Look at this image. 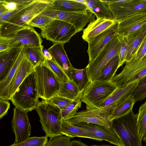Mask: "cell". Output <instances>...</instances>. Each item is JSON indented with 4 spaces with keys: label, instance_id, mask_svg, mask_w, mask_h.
Listing matches in <instances>:
<instances>
[{
    "label": "cell",
    "instance_id": "cell-7",
    "mask_svg": "<svg viewBox=\"0 0 146 146\" xmlns=\"http://www.w3.org/2000/svg\"><path fill=\"white\" fill-rule=\"evenodd\" d=\"M39 98L48 100L57 95L61 83L43 62L34 67Z\"/></svg>",
    "mask_w": 146,
    "mask_h": 146
},
{
    "label": "cell",
    "instance_id": "cell-26",
    "mask_svg": "<svg viewBox=\"0 0 146 146\" xmlns=\"http://www.w3.org/2000/svg\"><path fill=\"white\" fill-rule=\"evenodd\" d=\"M51 6L57 10L66 12H81L88 11L84 3L80 0H52Z\"/></svg>",
    "mask_w": 146,
    "mask_h": 146
},
{
    "label": "cell",
    "instance_id": "cell-8",
    "mask_svg": "<svg viewBox=\"0 0 146 146\" xmlns=\"http://www.w3.org/2000/svg\"><path fill=\"white\" fill-rule=\"evenodd\" d=\"M41 13L54 19L68 23L76 29L77 33L83 30L88 23L95 20V15L91 11L66 12L59 11L53 8L50 5Z\"/></svg>",
    "mask_w": 146,
    "mask_h": 146
},
{
    "label": "cell",
    "instance_id": "cell-39",
    "mask_svg": "<svg viewBox=\"0 0 146 146\" xmlns=\"http://www.w3.org/2000/svg\"><path fill=\"white\" fill-rule=\"evenodd\" d=\"M146 54V36L139 47L135 56L129 61L125 62L123 68L126 69L137 64Z\"/></svg>",
    "mask_w": 146,
    "mask_h": 146
},
{
    "label": "cell",
    "instance_id": "cell-33",
    "mask_svg": "<svg viewBox=\"0 0 146 146\" xmlns=\"http://www.w3.org/2000/svg\"><path fill=\"white\" fill-rule=\"evenodd\" d=\"M35 0H0V17L4 14L14 11L23 6L29 5Z\"/></svg>",
    "mask_w": 146,
    "mask_h": 146
},
{
    "label": "cell",
    "instance_id": "cell-4",
    "mask_svg": "<svg viewBox=\"0 0 146 146\" xmlns=\"http://www.w3.org/2000/svg\"><path fill=\"white\" fill-rule=\"evenodd\" d=\"M112 125L123 146H142L138 133L137 114H135L132 110L113 120Z\"/></svg>",
    "mask_w": 146,
    "mask_h": 146
},
{
    "label": "cell",
    "instance_id": "cell-35",
    "mask_svg": "<svg viewBox=\"0 0 146 146\" xmlns=\"http://www.w3.org/2000/svg\"><path fill=\"white\" fill-rule=\"evenodd\" d=\"M130 95H132L135 102L146 98V75L138 80L137 86Z\"/></svg>",
    "mask_w": 146,
    "mask_h": 146
},
{
    "label": "cell",
    "instance_id": "cell-5",
    "mask_svg": "<svg viewBox=\"0 0 146 146\" xmlns=\"http://www.w3.org/2000/svg\"><path fill=\"white\" fill-rule=\"evenodd\" d=\"M121 45V38L117 35L105 46L92 61L88 63L86 68L90 83L98 80L106 64L118 55Z\"/></svg>",
    "mask_w": 146,
    "mask_h": 146
},
{
    "label": "cell",
    "instance_id": "cell-38",
    "mask_svg": "<svg viewBox=\"0 0 146 146\" xmlns=\"http://www.w3.org/2000/svg\"><path fill=\"white\" fill-rule=\"evenodd\" d=\"M48 137L34 136L29 137L25 141L18 144H13L9 146H46Z\"/></svg>",
    "mask_w": 146,
    "mask_h": 146
},
{
    "label": "cell",
    "instance_id": "cell-11",
    "mask_svg": "<svg viewBox=\"0 0 146 146\" xmlns=\"http://www.w3.org/2000/svg\"><path fill=\"white\" fill-rule=\"evenodd\" d=\"M113 108L107 106L77 112L68 121L73 123L84 122L101 125L108 127H112L110 116Z\"/></svg>",
    "mask_w": 146,
    "mask_h": 146
},
{
    "label": "cell",
    "instance_id": "cell-43",
    "mask_svg": "<svg viewBox=\"0 0 146 146\" xmlns=\"http://www.w3.org/2000/svg\"><path fill=\"white\" fill-rule=\"evenodd\" d=\"M121 38V45L118 54L119 63L118 68L122 66L125 62V58L126 55L127 40L126 37Z\"/></svg>",
    "mask_w": 146,
    "mask_h": 146
},
{
    "label": "cell",
    "instance_id": "cell-1",
    "mask_svg": "<svg viewBox=\"0 0 146 146\" xmlns=\"http://www.w3.org/2000/svg\"><path fill=\"white\" fill-rule=\"evenodd\" d=\"M52 0H35L10 18L7 21L0 23V37L10 38L20 31L31 26V20L44 11Z\"/></svg>",
    "mask_w": 146,
    "mask_h": 146
},
{
    "label": "cell",
    "instance_id": "cell-30",
    "mask_svg": "<svg viewBox=\"0 0 146 146\" xmlns=\"http://www.w3.org/2000/svg\"><path fill=\"white\" fill-rule=\"evenodd\" d=\"M135 102L132 95H129L119 104L113 107L110 116V120L113 119L124 115L132 110Z\"/></svg>",
    "mask_w": 146,
    "mask_h": 146
},
{
    "label": "cell",
    "instance_id": "cell-28",
    "mask_svg": "<svg viewBox=\"0 0 146 146\" xmlns=\"http://www.w3.org/2000/svg\"><path fill=\"white\" fill-rule=\"evenodd\" d=\"M23 48L13 67L4 79L0 81V98L7 100V94L9 86L24 58Z\"/></svg>",
    "mask_w": 146,
    "mask_h": 146
},
{
    "label": "cell",
    "instance_id": "cell-36",
    "mask_svg": "<svg viewBox=\"0 0 146 146\" xmlns=\"http://www.w3.org/2000/svg\"><path fill=\"white\" fill-rule=\"evenodd\" d=\"M139 134L142 139L146 130V101L140 107L137 114Z\"/></svg>",
    "mask_w": 146,
    "mask_h": 146
},
{
    "label": "cell",
    "instance_id": "cell-37",
    "mask_svg": "<svg viewBox=\"0 0 146 146\" xmlns=\"http://www.w3.org/2000/svg\"><path fill=\"white\" fill-rule=\"evenodd\" d=\"M81 99L74 100L65 109L61 111L62 121H68L74 116L81 108Z\"/></svg>",
    "mask_w": 146,
    "mask_h": 146
},
{
    "label": "cell",
    "instance_id": "cell-22",
    "mask_svg": "<svg viewBox=\"0 0 146 146\" xmlns=\"http://www.w3.org/2000/svg\"><path fill=\"white\" fill-rule=\"evenodd\" d=\"M84 3L88 11L93 13L97 19L113 20L112 13L107 0H85Z\"/></svg>",
    "mask_w": 146,
    "mask_h": 146
},
{
    "label": "cell",
    "instance_id": "cell-47",
    "mask_svg": "<svg viewBox=\"0 0 146 146\" xmlns=\"http://www.w3.org/2000/svg\"><path fill=\"white\" fill-rule=\"evenodd\" d=\"M142 140L146 143V130L144 135L142 139Z\"/></svg>",
    "mask_w": 146,
    "mask_h": 146
},
{
    "label": "cell",
    "instance_id": "cell-44",
    "mask_svg": "<svg viewBox=\"0 0 146 146\" xmlns=\"http://www.w3.org/2000/svg\"><path fill=\"white\" fill-rule=\"evenodd\" d=\"M10 107L8 100L0 98V119L5 115Z\"/></svg>",
    "mask_w": 146,
    "mask_h": 146
},
{
    "label": "cell",
    "instance_id": "cell-25",
    "mask_svg": "<svg viewBox=\"0 0 146 146\" xmlns=\"http://www.w3.org/2000/svg\"><path fill=\"white\" fill-rule=\"evenodd\" d=\"M61 133L63 135L70 138L76 137H84L100 141L94 134L75 125L68 121H62Z\"/></svg>",
    "mask_w": 146,
    "mask_h": 146
},
{
    "label": "cell",
    "instance_id": "cell-32",
    "mask_svg": "<svg viewBox=\"0 0 146 146\" xmlns=\"http://www.w3.org/2000/svg\"><path fill=\"white\" fill-rule=\"evenodd\" d=\"M119 57L117 55L111 59L102 70L98 80L110 82L115 75L118 68Z\"/></svg>",
    "mask_w": 146,
    "mask_h": 146
},
{
    "label": "cell",
    "instance_id": "cell-40",
    "mask_svg": "<svg viewBox=\"0 0 146 146\" xmlns=\"http://www.w3.org/2000/svg\"><path fill=\"white\" fill-rule=\"evenodd\" d=\"M53 20V18L43 15L41 13L31 20L29 25L33 27L38 28L41 30L45 28Z\"/></svg>",
    "mask_w": 146,
    "mask_h": 146
},
{
    "label": "cell",
    "instance_id": "cell-9",
    "mask_svg": "<svg viewBox=\"0 0 146 146\" xmlns=\"http://www.w3.org/2000/svg\"><path fill=\"white\" fill-rule=\"evenodd\" d=\"M107 1L113 20L117 22L137 14L146 13V0Z\"/></svg>",
    "mask_w": 146,
    "mask_h": 146
},
{
    "label": "cell",
    "instance_id": "cell-34",
    "mask_svg": "<svg viewBox=\"0 0 146 146\" xmlns=\"http://www.w3.org/2000/svg\"><path fill=\"white\" fill-rule=\"evenodd\" d=\"M43 62L54 72L60 83L66 82L70 79L66 72L59 66L53 59L49 60L46 58Z\"/></svg>",
    "mask_w": 146,
    "mask_h": 146
},
{
    "label": "cell",
    "instance_id": "cell-17",
    "mask_svg": "<svg viewBox=\"0 0 146 146\" xmlns=\"http://www.w3.org/2000/svg\"><path fill=\"white\" fill-rule=\"evenodd\" d=\"M118 35L127 37L146 24V13L137 14L118 22Z\"/></svg>",
    "mask_w": 146,
    "mask_h": 146
},
{
    "label": "cell",
    "instance_id": "cell-42",
    "mask_svg": "<svg viewBox=\"0 0 146 146\" xmlns=\"http://www.w3.org/2000/svg\"><path fill=\"white\" fill-rule=\"evenodd\" d=\"M71 141L70 138L61 135L50 138L46 146H68Z\"/></svg>",
    "mask_w": 146,
    "mask_h": 146
},
{
    "label": "cell",
    "instance_id": "cell-20",
    "mask_svg": "<svg viewBox=\"0 0 146 146\" xmlns=\"http://www.w3.org/2000/svg\"><path fill=\"white\" fill-rule=\"evenodd\" d=\"M116 22L113 20L97 19L90 23L86 28L84 29L82 38L88 43Z\"/></svg>",
    "mask_w": 146,
    "mask_h": 146
},
{
    "label": "cell",
    "instance_id": "cell-41",
    "mask_svg": "<svg viewBox=\"0 0 146 146\" xmlns=\"http://www.w3.org/2000/svg\"><path fill=\"white\" fill-rule=\"evenodd\" d=\"M47 100L51 104L58 108L61 111L65 109L74 101L58 95Z\"/></svg>",
    "mask_w": 146,
    "mask_h": 146
},
{
    "label": "cell",
    "instance_id": "cell-27",
    "mask_svg": "<svg viewBox=\"0 0 146 146\" xmlns=\"http://www.w3.org/2000/svg\"><path fill=\"white\" fill-rule=\"evenodd\" d=\"M70 79L74 83L82 93L90 83L86 68L79 69L73 66L66 72Z\"/></svg>",
    "mask_w": 146,
    "mask_h": 146
},
{
    "label": "cell",
    "instance_id": "cell-16",
    "mask_svg": "<svg viewBox=\"0 0 146 146\" xmlns=\"http://www.w3.org/2000/svg\"><path fill=\"white\" fill-rule=\"evenodd\" d=\"M8 38L13 47L22 46L24 48L38 47L42 45V41L40 34L32 27L23 29Z\"/></svg>",
    "mask_w": 146,
    "mask_h": 146
},
{
    "label": "cell",
    "instance_id": "cell-13",
    "mask_svg": "<svg viewBox=\"0 0 146 146\" xmlns=\"http://www.w3.org/2000/svg\"><path fill=\"white\" fill-rule=\"evenodd\" d=\"M27 113L16 107L13 109L11 123L15 136L14 144L20 143L30 137L31 126Z\"/></svg>",
    "mask_w": 146,
    "mask_h": 146
},
{
    "label": "cell",
    "instance_id": "cell-14",
    "mask_svg": "<svg viewBox=\"0 0 146 146\" xmlns=\"http://www.w3.org/2000/svg\"><path fill=\"white\" fill-rule=\"evenodd\" d=\"M72 123L94 134L100 141L104 140L117 146H123L113 126L108 127L101 125L84 122Z\"/></svg>",
    "mask_w": 146,
    "mask_h": 146
},
{
    "label": "cell",
    "instance_id": "cell-6",
    "mask_svg": "<svg viewBox=\"0 0 146 146\" xmlns=\"http://www.w3.org/2000/svg\"><path fill=\"white\" fill-rule=\"evenodd\" d=\"M110 82L97 80L90 83L85 88L81 100L87 109L100 108L101 105L116 90Z\"/></svg>",
    "mask_w": 146,
    "mask_h": 146
},
{
    "label": "cell",
    "instance_id": "cell-46",
    "mask_svg": "<svg viewBox=\"0 0 146 146\" xmlns=\"http://www.w3.org/2000/svg\"><path fill=\"white\" fill-rule=\"evenodd\" d=\"M68 146H89L80 140H74L70 141Z\"/></svg>",
    "mask_w": 146,
    "mask_h": 146
},
{
    "label": "cell",
    "instance_id": "cell-24",
    "mask_svg": "<svg viewBox=\"0 0 146 146\" xmlns=\"http://www.w3.org/2000/svg\"><path fill=\"white\" fill-rule=\"evenodd\" d=\"M64 44L54 43L49 48L48 51L55 62L66 72L73 66L64 50Z\"/></svg>",
    "mask_w": 146,
    "mask_h": 146
},
{
    "label": "cell",
    "instance_id": "cell-31",
    "mask_svg": "<svg viewBox=\"0 0 146 146\" xmlns=\"http://www.w3.org/2000/svg\"><path fill=\"white\" fill-rule=\"evenodd\" d=\"M83 93L80 92L78 87L70 80L61 83L60 90L57 94L71 100L81 99Z\"/></svg>",
    "mask_w": 146,
    "mask_h": 146
},
{
    "label": "cell",
    "instance_id": "cell-45",
    "mask_svg": "<svg viewBox=\"0 0 146 146\" xmlns=\"http://www.w3.org/2000/svg\"><path fill=\"white\" fill-rule=\"evenodd\" d=\"M13 47H14L13 45L8 38L0 37V52Z\"/></svg>",
    "mask_w": 146,
    "mask_h": 146
},
{
    "label": "cell",
    "instance_id": "cell-23",
    "mask_svg": "<svg viewBox=\"0 0 146 146\" xmlns=\"http://www.w3.org/2000/svg\"><path fill=\"white\" fill-rule=\"evenodd\" d=\"M138 80L124 87L116 90L100 106V108L107 106L114 107L126 98L137 86Z\"/></svg>",
    "mask_w": 146,
    "mask_h": 146
},
{
    "label": "cell",
    "instance_id": "cell-15",
    "mask_svg": "<svg viewBox=\"0 0 146 146\" xmlns=\"http://www.w3.org/2000/svg\"><path fill=\"white\" fill-rule=\"evenodd\" d=\"M118 22L116 23L88 43L89 63L92 61L105 46L118 35Z\"/></svg>",
    "mask_w": 146,
    "mask_h": 146
},
{
    "label": "cell",
    "instance_id": "cell-10",
    "mask_svg": "<svg viewBox=\"0 0 146 146\" xmlns=\"http://www.w3.org/2000/svg\"><path fill=\"white\" fill-rule=\"evenodd\" d=\"M77 33L71 24L61 20L54 19L45 28L41 29L42 36L54 43L65 44Z\"/></svg>",
    "mask_w": 146,
    "mask_h": 146
},
{
    "label": "cell",
    "instance_id": "cell-21",
    "mask_svg": "<svg viewBox=\"0 0 146 146\" xmlns=\"http://www.w3.org/2000/svg\"><path fill=\"white\" fill-rule=\"evenodd\" d=\"M146 36V24L127 37V49L125 61H129L136 53Z\"/></svg>",
    "mask_w": 146,
    "mask_h": 146
},
{
    "label": "cell",
    "instance_id": "cell-48",
    "mask_svg": "<svg viewBox=\"0 0 146 146\" xmlns=\"http://www.w3.org/2000/svg\"><path fill=\"white\" fill-rule=\"evenodd\" d=\"M110 146V145H91V146Z\"/></svg>",
    "mask_w": 146,
    "mask_h": 146
},
{
    "label": "cell",
    "instance_id": "cell-2",
    "mask_svg": "<svg viewBox=\"0 0 146 146\" xmlns=\"http://www.w3.org/2000/svg\"><path fill=\"white\" fill-rule=\"evenodd\" d=\"M34 71L23 81L10 100L15 107L28 112L35 109L39 101Z\"/></svg>",
    "mask_w": 146,
    "mask_h": 146
},
{
    "label": "cell",
    "instance_id": "cell-12",
    "mask_svg": "<svg viewBox=\"0 0 146 146\" xmlns=\"http://www.w3.org/2000/svg\"><path fill=\"white\" fill-rule=\"evenodd\" d=\"M146 75V54L137 64L126 69H123L119 74L115 75L110 82L117 88H122Z\"/></svg>",
    "mask_w": 146,
    "mask_h": 146
},
{
    "label": "cell",
    "instance_id": "cell-19",
    "mask_svg": "<svg viewBox=\"0 0 146 146\" xmlns=\"http://www.w3.org/2000/svg\"><path fill=\"white\" fill-rule=\"evenodd\" d=\"M23 47V46L14 47L0 52V81L13 67Z\"/></svg>",
    "mask_w": 146,
    "mask_h": 146
},
{
    "label": "cell",
    "instance_id": "cell-3",
    "mask_svg": "<svg viewBox=\"0 0 146 146\" xmlns=\"http://www.w3.org/2000/svg\"><path fill=\"white\" fill-rule=\"evenodd\" d=\"M35 110L46 137L50 138L63 135L61 133V111L58 108L42 99L39 101Z\"/></svg>",
    "mask_w": 146,
    "mask_h": 146
},
{
    "label": "cell",
    "instance_id": "cell-18",
    "mask_svg": "<svg viewBox=\"0 0 146 146\" xmlns=\"http://www.w3.org/2000/svg\"><path fill=\"white\" fill-rule=\"evenodd\" d=\"M34 71L33 66L24 56L9 86L7 100H10L12 96L24 80Z\"/></svg>",
    "mask_w": 146,
    "mask_h": 146
},
{
    "label": "cell",
    "instance_id": "cell-29",
    "mask_svg": "<svg viewBox=\"0 0 146 146\" xmlns=\"http://www.w3.org/2000/svg\"><path fill=\"white\" fill-rule=\"evenodd\" d=\"M43 46L24 48L23 49L24 56L34 67L43 62L46 58L43 52Z\"/></svg>",
    "mask_w": 146,
    "mask_h": 146
}]
</instances>
